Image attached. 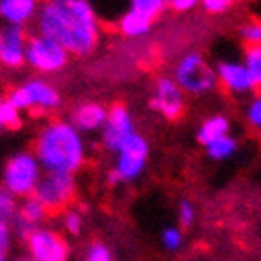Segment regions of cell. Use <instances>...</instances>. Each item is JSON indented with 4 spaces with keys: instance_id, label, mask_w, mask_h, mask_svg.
I'll return each mask as SVG.
<instances>
[{
    "instance_id": "obj_1",
    "label": "cell",
    "mask_w": 261,
    "mask_h": 261,
    "mask_svg": "<svg viewBox=\"0 0 261 261\" xmlns=\"http://www.w3.org/2000/svg\"><path fill=\"white\" fill-rule=\"evenodd\" d=\"M38 25L42 37L76 56H86L97 46V19L86 0H50L40 12Z\"/></svg>"
},
{
    "instance_id": "obj_2",
    "label": "cell",
    "mask_w": 261,
    "mask_h": 261,
    "mask_svg": "<svg viewBox=\"0 0 261 261\" xmlns=\"http://www.w3.org/2000/svg\"><path fill=\"white\" fill-rule=\"evenodd\" d=\"M33 151L50 172L73 174L84 162L79 134L65 122H51L33 143Z\"/></svg>"
},
{
    "instance_id": "obj_3",
    "label": "cell",
    "mask_w": 261,
    "mask_h": 261,
    "mask_svg": "<svg viewBox=\"0 0 261 261\" xmlns=\"http://www.w3.org/2000/svg\"><path fill=\"white\" fill-rule=\"evenodd\" d=\"M74 193H76V185H74L73 175L50 172L44 179L37 183V189L31 196L42 204L46 216L51 218V216L61 214L73 202Z\"/></svg>"
},
{
    "instance_id": "obj_4",
    "label": "cell",
    "mask_w": 261,
    "mask_h": 261,
    "mask_svg": "<svg viewBox=\"0 0 261 261\" xmlns=\"http://www.w3.org/2000/svg\"><path fill=\"white\" fill-rule=\"evenodd\" d=\"M175 84L189 94L202 95L216 88L218 76L198 54H187L175 69Z\"/></svg>"
},
{
    "instance_id": "obj_5",
    "label": "cell",
    "mask_w": 261,
    "mask_h": 261,
    "mask_svg": "<svg viewBox=\"0 0 261 261\" xmlns=\"http://www.w3.org/2000/svg\"><path fill=\"white\" fill-rule=\"evenodd\" d=\"M38 183V166L31 154H15L4 168V189L12 195L29 196Z\"/></svg>"
},
{
    "instance_id": "obj_6",
    "label": "cell",
    "mask_w": 261,
    "mask_h": 261,
    "mask_svg": "<svg viewBox=\"0 0 261 261\" xmlns=\"http://www.w3.org/2000/svg\"><path fill=\"white\" fill-rule=\"evenodd\" d=\"M147 156H149L147 141L138 134H132L130 138L124 141V145L118 149V162L113 170L118 181L136 179L145 168Z\"/></svg>"
},
{
    "instance_id": "obj_7",
    "label": "cell",
    "mask_w": 261,
    "mask_h": 261,
    "mask_svg": "<svg viewBox=\"0 0 261 261\" xmlns=\"http://www.w3.org/2000/svg\"><path fill=\"white\" fill-rule=\"evenodd\" d=\"M27 59L40 71H58L67 63V51L46 37H33L27 42Z\"/></svg>"
},
{
    "instance_id": "obj_8",
    "label": "cell",
    "mask_w": 261,
    "mask_h": 261,
    "mask_svg": "<svg viewBox=\"0 0 261 261\" xmlns=\"http://www.w3.org/2000/svg\"><path fill=\"white\" fill-rule=\"evenodd\" d=\"M27 244L35 261H67L69 257V244L65 239L48 229H37Z\"/></svg>"
},
{
    "instance_id": "obj_9",
    "label": "cell",
    "mask_w": 261,
    "mask_h": 261,
    "mask_svg": "<svg viewBox=\"0 0 261 261\" xmlns=\"http://www.w3.org/2000/svg\"><path fill=\"white\" fill-rule=\"evenodd\" d=\"M105 134H103V141L109 147L111 151H118L124 145V141L130 138L134 132V122L128 109L122 103H115L111 111L107 113V120H105Z\"/></svg>"
},
{
    "instance_id": "obj_10",
    "label": "cell",
    "mask_w": 261,
    "mask_h": 261,
    "mask_svg": "<svg viewBox=\"0 0 261 261\" xmlns=\"http://www.w3.org/2000/svg\"><path fill=\"white\" fill-rule=\"evenodd\" d=\"M151 109L159 111L170 120L179 118L183 113V94L181 88L172 79H160L156 84L154 97L151 99Z\"/></svg>"
},
{
    "instance_id": "obj_11",
    "label": "cell",
    "mask_w": 261,
    "mask_h": 261,
    "mask_svg": "<svg viewBox=\"0 0 261 261\" xmlns=\"http://www.w3.org/2000/svg\"><path fill=\"white\" fill-rule=\"evenodd\" d=\"M216 76H218V82H221L223 88H227L232 94H246L250 90H254V82L242 63L225 61L218 67Z\"/></svg>"
},
{
    "instance_id": "obj_12",
    "label": "cell",
    "mask_w": 261,
    "mask_h": 261,
    "mask_svg": "<svg viewBox=\"0 0 261 261\" xmlns=\"http://www.w3.org/2000/svg\"><path fill=\"white\" fill-rule=\"evenodd\" d=\"M27 33L23 29H10L6 37H2L0 48V61L8 67H21L23 63V46L27 40Z\"/></svg>"
},
{
    "instance_id": "obj_13",
    "label": "cell",
    "mask_w": 261,
    "mask_h": 261,
    "mask_svg": "<svg viewBox=\"0 0 261 261\" xmlns=\"http://www.w3.org/2000/svg\"><path fill=\"white\" fill-rule=\"evenodd\" d=\"M107 120V111L97 103H84L73 113V122L82 130H95Z\"/></svg>"
},
{
    "instance_id": "obj_14",
    "label": "cell",
    "mask_w": 261,
    "mask_h": 261,
    "mask_svg": "<svg viewBox=\"0 0 261 261\" xmlns=\"http://www.w3.org/2000/svg\"><path fill=\"white\" fill-rule=\"evenodd\" d=\"M35 4L37 0H0V15L6 17L8 21L19 25L31 17Z\"/></svg>"
},
{
    "instance_id": "obj_15",
    "label": "cell",
    "mask_w": 261,
    "mask_h": 261,
    "mask_svg": "<svg viewBox=\"0 0 261 261\" xmlns=\"http://www.w3.org/2000/svg\"><path fill=\"white\" fill-rule=\"evenodd\" d=\"M25 88V92L29 94L31 101H33V107L38 109H50V107H56L59 103V95L54 92V88H50L44 82H38V80H33L29 82Z\"/></svg>"
},
{
    "instance_id": "obj_16",
    "label": "cell",
    "mask_w": 261,
    "mask_h": 261,
    "mask_svg": "<svg viewBox=\"0 0 261 261\" xmlns=\"http://www.w3.org/2000/svg\"><path fill=\"white\" fill-rule=\"evenodd\" d=\"M227 132H229V120L221 115H216V116H212V118H208V120L200 126L196 138H198V141H200L202 145H208L212 141H216V139L227 136Z\"/></svg>"
},
{
    "instance_id": "obj_17",
    "label": "cell",
    "mask_w": 261,
    "mask_h": 261,
    "mask_svg": "<svg viewBox=\"0 0 261 261\" xmlns=\"http://www.w3.org/2000/svg\"><path fill=\"white\" fill-rule=\"evenodd\" d=\"M151 23L152 21H149L143 15L136 14V12H128L120 19V31L126 37H141L151 29Z\"/></svg>"
},
{
    "instance_id": "obj_18",
    "label": "cell",
    "mask_w": 261,
    "mask_h": 261,
    "mask_svg": "<svg viewBox=\"0 0 261 261\" xmlns=\"http://www.w3.org/2000/svg\"><path fill=\"white\" fill-rule=\"evenodd\" d=\"M244 67L254 82V88H261V46L248 48L244 56Z\"/></svg>"
},
{
    "instance_id": "obj_19",
    "label": "cell",
    "mask_w": 261,
    "mask_h": 261,
    "mask_svg": "<svg viewBox=\"0 0 261 261\" xmlns=\"http://www.w3.org/2000/svg\"><path fill=\"white\" fill-rule=\"evenodd\" d=\"M166 6V0H132V10L136 14L147 17L149 21H154Z\"/></svg>"
},
{
    "instance_id": "obj_20",
    "label": "cell",
    "mask_w": 261,
    "mask_h": 261,
    "mask_svg": "<svg viewBox=\"0 0 261 261\" xmlns=\"http://www.w3.org/2000/svg\"><path fill=\"white\" fill-rule=\"evenodd\" d=\"M15 218L25 221V223L33 225V227H37L38 221L44 219V218H48V216H46V212H44L42 204L38 202L37 198H33V196H31L29 200L21 206V210L15 214Z\"/></svg>"
},
{
    "instance_id": "obj_21",
    "label": "cell",
    "mask_w": 261,
    "mask_h": 261,
    "mask_svg": "<svg viewBox=\"0 0 261 261\" xmlns=\"http://www.w3.org/2000/svg\"><path fill=\"white\" fill-rule=\"evenodd\" d=\"M206 151L210 154L214 160H225L229 159L232 152L237 151V141L229 136H223V138L216 139V141H212L206 145Z\"/></svg>"
},
{
    "instance_id": "obj_22",
    "label": "cell",
    "mask_w": 261,
    "mask_h": 261,
    "mask_svg": "<svg viewBox=\"0 0 261 261\" xmlns=\"http://www.w3.org/2000/svg\"><path fill=\"white\" fill-rule=\"evenodd\" d=\"M0 122H2V126L10 128V130H19L21 128V120H19L17 109L8 101H2V105H0Z\"/></svg>"
},
{
    "instance_id": "obj_23",
    "label": "cell",
    "mask_w": 261,
    "mask_h": 261,
    "mask_svg": "<svg viewBox=\"0 0 261 261\" xmlns=\"http://www.w3.org/2000/svg\"><path fill=\"white\" fill-rule=\"evenodd\" d=\"M15 200L14 195L6 191L4 187H0V221H6L8 219L15 218Z\"/></svg>"
},
{
    "instance_id": "obj_24",
    "label": "cell",
    "mask_w": 261,
    "mask_h": 261,
    "mask_svg": "<svg viewBox=\"0 0 261 261\" xmlns=\"http://www.w3.org/2000/svg\"><path fill=\"white\" fill-rule=\"evenodd\" d=\"M242 40L250 46H261V21H250L240 29Z\"/></svg>"
},
{
    "instance_id": "obj_25",
    "label": "cell",
    "mask_w": 261,
    "mask_h": 261,
    "mask_svg": "<svg viewBox=\"0 0 261 261\" xmlns=\"http://www.w3.org/2000/svg\"><path fill=\"white\" fill-rule=\"evenodd\" d=\"M8 103H10V105H14L15 109H31V107H33V101H31L29 94L25 92V88H15V90H10Z\"/></svg>"
},
{
    "instance_id": "obj_26",
    "label": "cell",
    "mask_w": 261,
    "mask_h": 261,
    "mask_svg": "<svg viewBox=\"0 0 261 261\" xmlns=\"http://www.w3.org/2000/svg\"><path fill=\"white\" fill-rule=\"evenodd\" d=\"M181 242H183V234L179 229L168 227L166 231L162 232V244H164L168 250H177V248L181 246Z\"/></svg>"
},
{
    "instance_id": "obj_27",
    "label": "cell",
    "mask_w": 261,
    "mask_h": 261,
    "mask_svg": "<svg viewBox=\"0 0 261 261\" xmlns=\"http://www.w3.org/2000/svg\"><path fill=\"white\" fill-rule=\"evenodd\" d=\"M86 261H111V254L107 246H103L101 242H95L90 246L86 255Z\"/></svg>"
},
{
    "instance_id": "obj_28",
    "label": "cell",
    "mask_w": 261,
    "mask_h": 261,
    "mask_svg": "<svg viewBox=\"0 0 261 261\" xmlns=\"http://www.w3.org/2000/svg\"><path fill=\"white\" fill-rule=\"evenodd\" d=\"M8 250H10V227L6 221H0V261L8 259Z\"/></svg>"
},
{
    "instance_id": "obj_29",
    "label": "cell",
    "mask_w": 261,
    "mask_h": 261,
    "mask_svg": "<svg viewBox=\"0 0 261 261\" xmlns=\"http://www.w3.org/2000/svg\"><path fill=\"white\" fill-rule=\"evenodd\" d=\"M195 221V208H193V204L189 202V200H183L179 204V223L183 227H191Z\"/></svg>"
},
{
    "instance_id": "obj_30",
    "label": "cell",
    "mask_w": 261,
    "mask_h": 261,
    "mask_svg": "<svg viewBox=\"0 0 261 261\" xmlns=\"http://www.w3.org/2000/svg\"><path fill=\"white\" fill-rule=\"evenodd\" d=\"M248 120H250L252 126L261 128V95L250 103V107H248Z\"/></svg>"
},
{
    "instance_id": "obj_31",
    "label": "cell",
    "mask_w": 261,
    "mask_h": 261,
    "mask_svg": "<svg viewBox=\"0 0 261 261\" xmlns=\"http://www.w3.org/2000/svg\"><path fill=\"white\" fill-rule=\"evenodd\" d=\"M202 4L210 14H221L231 8L232 0H202Z\"/></svg>"
},
{
    "instance_id": "obj_32",
    "label": "cell",
    "mask_w": 261,
    "mask_h": 261,
    "mask_svg": "<svg viewBox=\"0 0 261 261\" xmlns=\"http://www.w3.org/2000/svg\"><path fill=\"white\" fill-rule=\"evenodd\" d=\"M80 225H82V219H80L79 212H67L65 214V227L69 231L76 234L80 231Z\"/></svg>"
},
{
    "instance_id": "obj_33",
    "label": "cell",
    "mask_w": 261,
    "mask_h": 261,
    "mask_svg": "<svg viewBox=\"0 0 261 261\" xmlns=\"http://www.w3.org/2000/svg\"><path fill=\"white\" fill-rule=\"evenodd\" d=\"M200 0H170V6L174 8L175 12H187L193 6H196Z\"/></svg>"
},
{
    "instance_id": "obj_34",
    "label": "cell",
    "mask_w": 261,
    "mask_h": 261,
    "mask_svg": "<svg viewBox=\"0 0 261 261\" xmlns=\"http://www.w3.org/2000/svg\"><path fill=\"white\" fill-rule=\"evenodd\" d=\"M19 261H35V259H19Z\"/></svg>"
},
{
    "instance_id": "obj_35",
    "label": "cell",
    "mask_w": 261,
    "mask_h": 261,
    "mask_svg": "<svg viewBox=\"0 0 261 261\" xmlns=\"http://www.w3.org/2000/svg\"><path fill=\"white\" fill-rule=\"evenodd\" d=\"M0 48H2V37H0Z\"/></svg>"
},
{
    "instance_id": "obj_36",
    "label": "cell",
    "mask_w": 261,
    "mask_h": 261,
    "mask_svg": "<svg viewBox=\"0 0 261 261\" xmlns=\"http://www.w3.org/2000/svg\"><path fill=\"white\" fill-rule=\"evenodd\" d=\"M0 105H2V99H0ZM0 126H2V122H0Z\"/></svg>"
},
{
    "instance_id": "obj_37",
    "label": "cell",
    "mask_w": 261,
    "mask_h": 261,
    "mask_svg": "<svg viewBox=\"0 0 261 261\" xmlns=\"http://www.w3.org/2000/svg\"><path fill=\"white\" fill-rule=\"evenodd\" d=\"M166 2H170V0H166Z\"/></svg>"
}]
</instances>
